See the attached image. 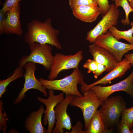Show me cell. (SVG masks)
<instances>
[{
  "label": "cell",
  "mask_w": 133,
  "mask_h": 133,
  "mask_svg": "<svg viewBox=\"0 0 133 133\" xmlns=\"http://www.w3.org/2000/svg\"><path fill=\"white\" fill-rule=\"evenodd\" d=\"M27 28L24 39L29 46L37 42L41 44H49L58 49H62L57 38L60 31L53 27L50 18H48L43 22L33 19L27 23Z\"/></svg>",
  "instance_id": "cell-1"
},
{
  "label": "cell",
  "mask_w": 133,
  "mask_h": 133,
  "mask_svg": "<svg viewBox=\"0 0 133 133\" xmlns=\"http://www.w3.org/2000/svg\"><path fill=\"white\" fill-rule=\"evenodd\" d=\"M42 85L46 90L61 91L66 95H72L81 96L82 95L78 90V84L81 85L84 83L83 75L79 68L73 69L69 75L58 80L39 79Z\"/></svg>",
  "instance_id": "cell-2"
},
{
  "label": "cell",
  "mask_w": 133,
  "mask_h": 133,
  "mask_svg": "<svg viewBox=\"0 0 133 133\" xmlns=\"http://www.w3.org/2000/svg\"><path fill=\"white\" fill-rule=\"evenodd\" d=\"M99 110L104 124V133L112 131L119 122L122 112L126 109V104L124 98L118 95L103 101Z\"/></svg>",
  "instance_id": "cell-3"
},
{
  "label": "cell",
  "mask_w": 133,
  "mask_h": 133,
  "mask_svg": "<svg viewBox=\"0 0 133 133\" xmlns=\"http://www.w3.org/2000/svg\"><path fill=\"white\" fill-rule=\"evenodd\" d=\"M29 46L30 53L28 55L22 57L19 61V66L23 67L27 62H31L40 64L45 69L50 71L54 59L52 52V46L37 42Z\"/></svg>",
  "instance_id": "cell-4"
},
{
  "label": "cell",
  "mask_w": 133,
  "mask_h": 133,
  "mask_svg": "<svg viewBox=\"0 0 133 133\" xmlns=\"http://www.w3.org/2000/svg\"><path fill=\"white\" fill-rule=\"evenodd\" d=\"M103 101L89 89L82 96H75L69 104L72 106L78 107L82 110L84 123V129L86 130L91 118Z\"/></svg>",
  "instance_id": "cell-5"
},
{
  "label": "cell",
  "mask_w": 133,
  "mask_h": 133,
  "mask_svg": "<svg viewBox=\"0 0 133 133\" xmlns=\"http://www.w3.org/2000/svg\"><path fill=\"white\" fill-rule=\"evenodd\" d=\"M83 50H80L73 55L56 53L54 55L53 61L48 76L49 80H54L63 70L78 68L83 59Z\"/></svg>",
  "instance_id": "cell-6"
},
{
  "label": "cell",
  "mask_w": 133,
  "mask_h": 133,
  "mask_svg": "<svg viewBox=\"0 0 133 133\" xmlns=\"http://www.w3.org/2000/svg\"><path fill=\"white\" fill-rule=\"evenodd\" d=\"M93 44L108 50L115 56L119 62L122 61L124 55L133 50V45L119 41L109 31L106 33L98 36Z\"/></svg>",
  "instance_id": "cell-7"
},
{
  "label": "cell",
  "mask_w": 133,
  "mask_h": 133,
  "mask_svg": "<svg viewBox=\"0 0 133 133\" xmlns=\"http://www.w3.org/2000/svg\"><path fill=\"white\" fill-rule=\"evenodd\" d=\"M120 15V10L113 3L107 13L93 29L87 33L86 40L93 43L99 36L106 33L111 27L116 25Z\"/></svg>",
  "instance_id": "cell-8"
},
{
  "label": "cell",
  "mask_w": 133,
  "mask_h": 133,
  "mask_svg": "<svg viewBox=\"0 0 133 133\" xmlns=\"http://www.w3.org/2000/svg\"><path fill=\"white\" fill-rule=\"evenodd\" d=\"M23 67L25 69V73L23 76L25 79L23 87L15 100L14 102L15 104L20 102L25 97L26 92L30 89H37L42 93L46 97L48 96L46 89L35 76V71L37 68L36 63L28 62Z\"/></svg>",
  "instance_id": "cell-9"
},
{
  "label": "cell",
  "mask_w": 133,
  "mask_h": 133,
  "mask_svg": "<svg viewBox=\"0 0 133 133\" xmlns=\"http://www.w3.org/2000/svg\"><path fill=\"white\" fill-rule=\"evenodd\" d=\"M90 89L94 92L98 97L104 101L113 93L123 91L133 98V70L130 75L121 81L112 85L102 86L99 84L91 87Z\"/></svg>",
  "instance_id": "cell-10"
},
{
  "label": "cell",
  "mask_w": 133,
  "mask_h": 133,
  "mask_svg": "<svg viewBox=\"0 0 133 133\" xmlns=\"http://www.w3.org/2000/svg\"><path fill=\"white\" fill-rule=\"evenodd\" d=\"M54 91L52 90H48L49 96L47 99H44L39 97H38L37 98L38 100L44 104L46 107L44 112L43 123L45 126L48 123L47 133L52 132L53 128L56 123L55 107L58 103L64 99V93L63 92L55 95L54 93Z\"/></svg>",
  "instance_id": "cell-11"
},
{
  "label": "cell",
  "mask_w": 133,
  "mask_h": 133,
  "mask_svg": "<svg viewBox=\"0 0 133 133\" xmlns=\"http://www.w3.org/2000/svg\"><path fill=\"white\" fill-rule=\"evenodd\" d=\"M75 96L72 95H66L65 98L56 106L55 111L56 122L53 133H63L64 129L69 130L71 129V119L67 113V110L68 105Z\"/></svg>",
  "instance_id": "cell-12"
},
{
  "label": "cell",
  "mask_w": 133,
  "mask_h": 133,
  "mask_svg": "<svg viewBox=\"0 0 133 133\" xmlns=\"http://www.w3.org/2000/svg\"><path fill=\"white\" fill-rule=\"evenodd\" d=\"M89 50L93 59L97 63L105 66L109 72L119 64L115 56L105 49L93 44L88 46Z\"/></svg>",
  "instance_id": "cell-13"
},
{
  "label": "cell",
  "mask_w": 133,
  "mask_h": 133,
  "mask_svg": "<svg viewBox=\"0 0 133 133\" xmlns=\"http://www.w3.org/2000/svg\"><path fill=\"white\" fill-rule=\"evenodd\" d=\"M132 66L125 58L120 62L119 65L103 77L98 80L90 84L83 83L81 85V91L84 94L93 86L98 84L103 85L110 83L111 81L117 78H121L126 72L130 69Z\"/></svg>",
  "instance_id": "cell-14"
},
{
  "label": "cell",
  "mask_w": 133,
  "mask_h": 133,
  "mask_svg": "<svg viewBox=\"0 0 133 133\" xmlns=\"http://www.w3.org/2000/svg\"><path fill=\"white\" fill-rule=\"evenodd\" d=\"M20 5L19 3L15 4L6 12L3 33L22 36L23 32L20 21Z\"/></svg>",
  "instance_id": "cell-15"
},
{
  "label": "cell",
  "mask_w": 133,
  "mask_h": 133,
  "mask_svg": "<svg viewBox=\"0 0 133 133\" xmlns=\"http://www.w3.org/2000/svg\"><path fill=\"white\" fill-rule=\"evenodd\" d=\"M44 111L43 106L41 105L38 110L32 112L27 117L25 122V127L29 133H46L47 130L43 126L42 122V115Z\"/></svg>",
  "instance_id": "cell-16"
},
{
  "label": "cell",
  "mask_w": 133,
  "mask_h": 133,
  "mask_svg": "<svg viewBox=\"0 0 133 133\" xmlns=\"http://www.w3.org/2000/svg\"><path fill=\"white\" fill-rule=\"evenodd\" d=\"M72 11L76 18L87 23L95 21L101 13L100 9L98 5H81Z\"/></svg>",
  "instance_id": "cell-17"
},
{
  "label": "cell",
  "mask_w": 133,
  "mask_h": 133,
  "mask_svg": "<svg viewBox=\"0 0 133 133\" xmlns=\"http://www.w3.org/2000/svg\"><path fill=\"white\" fill-rule=\"evenodd\" d=\"M105 126L99 110H97L89 121L86 133H103Z\"/></svg>",
  "instance_id": "cell-18"
},
{
  "label": "cell",
  "mask_w": 133,
  "mask_h": 133,
  "mask_svg": "<svg viewBox=\"0 0 133 133\" xmlns=\"http://www.w3.org/2000/svg\"><path fill=\"white\" fill-rule=\"evenodd\" d=\"M131 28L127 30L121 31L113 26L110 27L108 31L117 40L123 39L130 44L133 45V21L131 22Z\"/></svg>",
  "instance_id": "cell-19"
},
{
  "label": "cell",
  "mask_w": 133,
  "mask_h": 133,
  "mask_svg": "<svg viewBox=\"0 0 133 133\" xmlns=\"http://www.w3.org/2000/svg\"><path fill=\"white\" fill-rule=\"evenodd\" d=\"M23 67L19 66L14 71L13 74L7 79L0 81V97L5 92L7 87L10 83L23 76Z\"/></svg>",
  "instance_id": "cell-20"
},
{
  "label": "cell",
  "mask_w": 133,
  "mask_h": 133,
  "mask_svg": "<svg viewBox=\"0 0 133 133\" xmlns=\"http://www.w3.org/2000/svg\"><path fill=\"white\" fill-rule=\"evenodd\" d=\"M114 1V5L116 8L119 6L122 7L124 10L125 13L124 19L121 20V23L124 25H128L130 24L129 18V14L131 12L133 13V10L131 7L128 0H111Z\"/></svg>",
  "instance_id": "cell-21"
},
{
  "label": "cell",
  "mask_w": 133,
  "mask_h": 133,
  "mask_svg": "<svg viewBox=\"0 0 133 133\" xmlns=\"http://www.w3.org/2000/svg\"><path fill=\"white\" fill-rule=\"evenodd\" d=\"M121 116V120L127 124L131 129L133 126V106L124 110Z\"/></svg>",
  "instance_id": "cell-22"
},
{
  "label": "cell",
  "mask_w": 133,
  "mask_h": 133,
  "mask_svg": "<svg viewBox=\"0 0 133 133\" xmlns=\"http://www.w3.org/2000/svg\"><path fill=\"white\" fill-rule=\"evenodd\" d=\"M69 4L72 10L81 5H98L97 0H69Z\"/></svg>",
  "instance_id": "cell-23"
},
{
  "label": "cell",
  "mask_w": 133,
  "mask_h": 133,
  "mask_svg": "<svg viewBox=\"0 0 133 133\" xmlns=\"http://www.w3.org/2000/svg\"><path fill=\"white\" fill-rule=\"evenodd\" d=\"M3 102L0 101V131H2L3 133H5L7 126V123L8 120L6 114L3 107Z\"/></svg>",
  "instance_id": "cell-24"
},
{
  "label": "cell",
  "mask_w": 133,
  "mask_h": 133,
  "mask_svg": "<svg viewBox=\"0 0 133 133\" xmlns=\"http://www.w3.org/2000/svg\"><path fill=\"white\" fill-rule=\"evenodd\" d=\"M101 12L102 16L105 15L108 11L111 6L108 0H97Z\"/></svg>",
  "instance_id": "cell-25"
},
{
  "label": "cell",
  "mask_w": 133,
  "mask_h": 133,
  "mask_svg": "<svg viewBox=\"0 0 133 133\" xmlns=\"http://www.w3.org/2000/svg\"><path fill=\"white\" fill-rule=\"evenodd\" d=\"M98 65V63L93 59H88L87 60L83 65L84 68L87 69L88 73L91 72L93 73L96 70Z\"/></svg>",
  "instance_id": "cell-26"
},
{
  "label": "cell",
  "mask_w": 133,
  "mask_h": 133,
  "mask_svg": "<svg viewBox=\"0 0 133 133\" xmlns=\"http://www.w3.org/2000/svg\"><path fill=\"white\" fill-rule=\"evenodd\" d=\"M22 0H6L3 4L2 7L0 10L6 13L14 5L19 3Z\"/></svg>",
  "instance_id": "cell-27"
},
{
  "label": "cell",
  "mask_w": 133,
  "mask_h": 133,
  "mask_svg": "<svg viewBox=\"0 0 133 133\" xmlns=\"http://www.w3.org/2000/svg\"><path fill=\"white\" fill-rule=\"evenodd\" d=\"M118 132L121 133H131L130 129L127 124L121 120L119 121L117 126Z\"/></svg>",
  "instance_id": "cell-28"
},
{
  "label": "cell",
  "mask_w": 133,
  "mask_h": 133,
  "mask_svg": "<svg viewBox=\"0 0 133 133\" xmlns=\"http://www.w3.org/2000/svg\"><path fill=\"white\" fill-rule=\"evenodd\" d=\"M83 125L80 121H78L75 125L72 126V131L66 133H86V131L82 129Z\"/></svg>",
  "instance_id": "cell-29"
},
{
  "label": "cell",
  "mask_w": 133,
  "mask_h": 133,
  "mask_svg": "<svg viewBox=\"0 0 133 133\" xmlns=\"http://www.w3.org/2000/svg\"><path fill=\"white\" fill-rule=\"evenodd\" d=\"M106 69L107 68L105 66L98 63L97 69L93 73L94 74V78L95 79H97L103 72L106 71Z\"/></svg>",
  "instance_id": "cell-30"
},
{
  "label": "cell",
  "mask_w": 133,
  "mask_h": 133,
  "mask_svg": "<svg viewBox=\"0 0 133 133\" xmlns=\"http://www.w3.org/2000/svg\"><path fill=\"white\" fill-rule=\"evenodd\" d=\"M6 13L1 11H0V35L3 33V31L6 19V16L5 15Z\"/></svg>",
  "instance_id": "cell-31"
},
{
  "label": "cell",
  "mask_w": 133,
  "mask_h": 133,
  "mask_svg": "<svg viewBox=\"0 0 133 133\" xmlns=\"http://www.w3.org/2000/svg\"><path fill=\"white\" fill-rule=\"evenodd\" d=\"M125 58L133 66V52L125 54Z\"/></svg>",
  "instance_id": "cell-32"
},
{
  "label": "cell",
  "mask_w": 133,
  "mask_h": 133,
  "mask_svg": "<svg viewBox=\"0 0 133 133\" xmlns=\"http://www.w3.org/2000/svg\"><path fill=\"white\" fill-rule=\"evenodd\" d=\"M128 0L131 7L133 10V0Z\"/></svg>",
  "instance_id": "cell-33"
},
{
  "label": "cell",
  "mask_w": 133,
  "mask_h": 133,
  "mask_svg": "<svg viewBox=\"0 0 133 133\" xmlns=\"http://www.w3.org/2000/svg\"></svg>",
  "instance_id": "cell-34"
}]
</instances>
